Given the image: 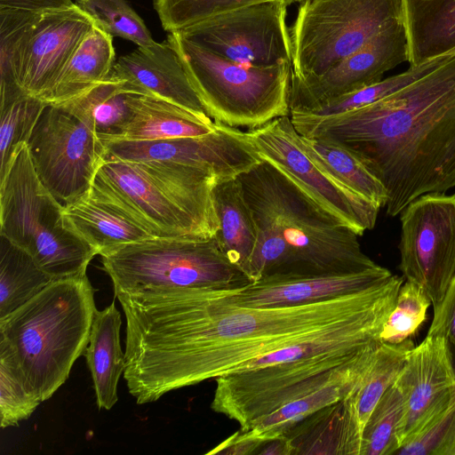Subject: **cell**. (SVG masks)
<instances>
[{"label": "cell", "instance_id": "4", "mask_svg": "<svg viewBox=\"0 0 455 455\" xmlns=\"http://www.w3.org/2000/svg\"><path fill=\"white\" fill-rule=\"evenodd\" d=\"M219 182L195 166L104 158L88 194L154 237L204 240L220 228L213 196Z\"/></svg>", "mask_w": 455, "mask_h": 455}, {"label": "cell", "instance_id": "42", "mask_svg": "<svg viewBox=\"0 0 455 455\" xmlns=\"http://www.w3.org/2000/svg\"><path fill=\"white\" fill-rule=\"evenodd\" d=\"M303 1H305V0H286L288 5H290V4H293V3H301Z\"/></svg>", "mask_w": 455, "mask_h": 455}, {"label": "cell", "instance_id": "9", "mask_svg": "<svg viewBox=\"0 0 455 455\" xmlns=\"http://www.w3.org/2000/svg\"><path fill=\"white\" fill-rule=\"evenodd\" d=\"M94 26L75 4L44 12L0 8V91L20 88L43 100Z\"/></svg>", "mask_w": 455, "mask_h": 455}, {"label": "cell", "instance_id": "13", "mask_svg": "<svg viewBox=\"0 0 455 455\" xmlns=\"http://www.w3.org/2000/svg\"><path fill=\"white\" fill-rule=\"evenodd\" d=\"M27 145L40 180L63 204L90 190L105 158L100 137L60 105L44 107Z\"/></svg>", "mask_w": 455, "mask_h": 455}, {"label": "cell", "instance_id": "36", "mask_svg": "<svg viewBox=\"0 0 455 455\" xmlns=\"http://www.w3.org/2000/svg\"><path fill=\"white\" fill-rule=\"evenodd\" d=\"M430 305L431 300L425 291L416 283L405 280L380 332V341L399 344L411 339L426 321Z\"/></svg>", "mask_w": 455, "mask_h": 455}, {"label": "cell", "instance_id": "31", "mask_svg": "<svg viewBox=\"0 0 455 455\" xmlns=\"http://www.w3.org/2000/svg\"><path fill=\"white\" fill-rule=\"evenodd\" d=\"M443 58L439 57L416 66L410 65L409 68L403 73L382 79L355 92L331 98L311 109L300 112L317 116H327L371 104L395 93L421 77L435 68Z\"/></svg>", "mask_w": 455, "mask_h": 455}, {"label": "cell", "instance_id": "16", "mask_svg": "<svg viewBox=\"0 0 455 455\" xmlns=\"http://www.w3.org/2000/svg\"><path fill=\"white\" fill-rule=\"evenodd\" d=\"M103 143L106 159L190 165L212 172L220 181L236 178L263 161L247 131L218 123L213 132L202 136Z\"/></svg>", "mask_w": 455, "mask_h": 455}, {"label": "cell", "instance_id": "22", "mask_svg": "<svg viewBox=\"0 0 455 455\" xmlns=\"http://www.w3.org/2000/svg\"><path fill=\"white\" fill-rule=\"evenodd\" d=\"M126 103L128 114L124 128L119 136L110 140H154L195 137L208 134L217 128V123L208 124L159 97L129 92Z\"/></svg>", "mask_w": 455, "mask_h": 455}, {"label": "cell", "instance_id": "18", "mask_svg": "<svg viewBox=\"0 0 455 455\" xmlns=\"http://www.w3.org/2000/svg\"><path fill=\"white\" fill-rule=\"evenodd\" d=\"M394 382L404 400L396 433L399 451L411 433L455 395V362L449 340L427 335L409 351Z\"/></svg>", "mask_w": 455, "mask_h": 455}, {"label": "cell", "instance_id": "27", "mask_svg": "<svg viewBox=\"0 0 455 455\" xmlns=\"http://www.w3.org/2000/svg\"><path fill=\"white\" fill-rule=\"evenodd\" d=\"M220 228L215 236L225 257L245 275L257 243V231L238 178L213 188Z\"/></svg>", "mask_w": 455, "mask_h": 455}, {"label": "cell", "instance_id": "30", "mask_svg": "<svg viewBox=\"0 0 455 455\" xmlns=\"http://www.w3.org/2000/svg\"><path fill=\"white\" fill-rule=\"evenodd\" d=\"M53 280L30 254L0 235V319L29 301Z\"/></svg>", "mask_w": 455, "mask_h": 455}, {"label": "cell", "instance_id": "2", "mask_svg": "<svg viewBox=\"0 0 455 455\" xmlns=\"http://www.w3.org/2000/svg\"><path fill=\"white\" fill-rule=\"evenodd\" d=\"M302 136L357 155L384 184L387 214L455 187V54L395 93L345 113L290 112Z\"/></svg>", "mask_w": 455, "mask_h": 455}, {"label": "cell", "instance_id": "33", "mask_svg": "<svg viewBox=\"0 0 455 455\" xmlns=\"http://www.w3.org/2000/svg\"><path fill=\"white\" fill-rule=\"evenodd\" d=\"M46 105L41 99L24 92L0 100V173L14 148L22 142L27 143Z\"/></svg>", "mask_w": 455, "mask_h": 455}, {"label": "cell", "instance_id": "8", "mask_svg": "<svg viewBox=\"0 0 455 455\" xmlns=\"http://www.w3.org/2000/svg\"><path fill=\"white\" fill-rule=\"evenodd\" d=\"M100 256L115 293L145 288L235 289L251 283L225 257L215 237H154Z\"/></svg>", "mask_w": 455, "mask_h": 455}, {"label": "cell", "instance_id": "39", "mask_svg": "<svg viewBox=\"0 0 455 455\" xmlns=\"http://www.w3.org/2000/svg\"><path fill=\"white\" fill-rule=\"evenodd\" d=\"M429 336H443L455 346V276L442 301L434 307Z\"/></svg>", "mask_w": 455, "mask_h": 455}, {"label": "cell", "instance_id": "35", "mask_svg": "<svg viewBox=\"0 0 455 455\" xmlns=\"http://www.w3.org/2000/svg\"><path fill=\"white\" fill-rule=\"evenodd\" d=\"M42 403L26 385L10 352L0 344V425L17 426L28 419Z\"/></svg>", "mask_w": 455, "mask_h": 455}, {"label": "cell", "instance_id": "43", "mask_svg": "<svg viewBox=\"0 0 455 455\" xmlns=\"http://www.w3.org/2000/svg\"><path fill=\"white\" fill-rule=\"evenodd\" d=\"M411 1H415V0H404V2H411Z\"/></svg>", "mask_w": 455, "mask_h": 455}, {"label": "cell", "instance_id": "12", "mask_svg": "<svg viewBox=\"0 0 455 455\" xmlns=\"http://www.w3.org/2000/svg\"><path fill=\"white\" fill-rule=\"evenodd\" d=\"M247 132L260 158L286 177L323 215L359 236L374 228L380 207L348 188L303 150L290 116Z\"/></svg>", "mask_w": 455, "mask_h": 455}, {"label": "cell", "instance_id": "34", "mask_svg": "<svg viewBox=\"0 0 455 455\" xmlns=\"http://www.w3.org/2000/svg\"><path fill=\"white\" fill-rule=\"evenodd\" d=\"M96 26L111 35L132 42L138 46L155 43L143 20L125 0H75Z\"/></svg>", "mask_w": 455, "mask_h": 455}, {"label": "cell", "instance_id": "20", "mask_svg": "<svg viewBox=\"0 0 455 455\" xmlns=\"http://www.w3.org/2000/svg\"><path fill=\"white\" fill-rule=\"evenodd\" d=\"M110 76L134 92L159 97L213 124L175 48L166 39L138 48L116 60Z\"/></svg>", "mask_w": 455, "mask_h": 455}, {"label": "cell", "instance_id": "10", "mask_svg": "<svg viewBox=\"0 0 455 455\" xmlns=\"http://www.w3.org/2000/svg\"><path fill=\"white\" fill-rule=\"evenodd\" d=\"M402 23L404 0H305L289 29L291 77L318 76Z\"/></svg>", "mask_w": 455, "mask_h": 455}, {"label": "cell", "instance_id": "29", "mask_svg": "<svg viewBox=\"0 0 455 455\" xmlns=\"http://www.w3.org/2000/svg\"><path fill=\"white\" fill-rule=\"evenodd\" d=\"M299 142L308 156L345 186L380 208L385 207L387 192L384 184L357 155L331 141L299 133Z\"/></svg>", "mask_w": 455, "mask_h": 455}, {"label": "cell", "instance_id": "25", "mask_svg": "<svg viewBox=\"0 0 455 455\" xmlns=\"http://www.w3.org/2000/svg\"><path fill=\"white\" fill-rule=\"evenodd\" d=\"M113 36L98 26L87 34L43 100L60 105L107 79L114 67Z\"/></svg>", "mask_w": 455, "mask_h": 455}, {"label": "cell", "instance_id": "21", "mask_svg": "<svg viewBox=\"0 0 455 455\" xmlns=\"http://www.w3.org/2000/svg\"><path fill=\"white\" fill-rule=\"evenodd\" d=\"M413 347L411 339L399 344L380 342L351 389L341 399L353 455H361L365 425Z\"/></svg>", "mask_w": 455, "mask_h": 455}, {"label": "cell", "instance_id": "26", "mask_svg": "<svg viewBox=\"0 0 455 455\" xmlns=\"http://www.w3.org/2000/svg\"><path fill=\"white\" fill-rule=\"evenodd\" d=\"M377 347L336 379L255 419L244 430H238L239 433L260 442L285 435L307 417L342 399L371 360Z\"/></svg>", "mask_w": 455, "mask_h": 455}, {"label": "cell", "instance_id": "6", "mask_svg": "<svg viewBox=\"0 0 455 455\" xmlns=\"http://www.w3.org/2000/svg\"><path fill=\"white\" fill-rule=\"evenodd\" d=\"M62 204L40 180L26 142L0 173V235L54 280L86 274L96 251L67 225Z\"/></svg>", "mask_w": 455, "mask_h": 455}, {"label": "cell", "instance_id": "17", "mask_svg": "<svg viewBox=\"0 0 455 455\" xmlns=\"http://www.w3.org/2000/svg\"><path fill=\"white\" fill-rule=\"evenodd\" d=\"M408 60L407 30L402 23L383 30L318 76L291 77L290 108L306 111L331 98L373 84L382 80L387 71Z\"/></svg>", "mask_w": 455, "mask_h": 455}, {"label": "cell", "instance_id": "15", "mask_svg": "<svg viewBox=\"0 0 455 455\" xmlns=\"http://www.w3.org/2000/svg\"><path fill=\"white\" fill-rule=\"evenodd\" d=\"M401 223L399 269L435 307L455 276V195L419 196L402 211Z\"/></svg>", "mask_w": 455, "mask_h": 455}, {"label": "cell", "instance_id": "24", "mask_svg": "<svg viewBox=\"0 0 455 455\" xmlns=\"http://www.w3.org/2000/svg\"><path fill=\"white\" fill-rule=\"evenodd\" d=\"M63 215L68 227L98 255L123 244L154 238L145 228L88 192L64 204Z\"/></svg>", "mask_w": 455, "mask_h": 455}, {"label": "cell", "instance_id": "19", "mask_svg": "<svg viewBox=\"0 0 455 455\" xmlns=\"http://www.w3.org/2000/svg\"><path fill=\"white\" fill-rule=\"evenodd\" d=\"M380 265L349 273L267 276L235 289H223L226 300L251 307H291L358 292L389 279Z\"/></svg>", "mask_w": 455, "mask_h": 455}, {"label": "cell", "instance_id": "28", "mask_svg": "<svg viewBox=\"0 0 455 455\" xmlns=\"http://www.w3.org/2000/svg\"><path fill=\"white\" fill-rule=\"evenodd\" d=\"M129 92H133L124 81L109 75L104 81L60 106L85 124L103 141L116 138L121 133L128 114L126 96Z\"/></svg>", "mask_w": 455, "mask_h": 455}, {"label": "cell", "instance_id": "38", "mask_svg": "<svg viewBox=\"0 0 455 455\" xmlns=\"http://www.w3.org/2000/svg\"><path fill=\"white\" fill-rule=\"evenodd\" d=\"M398 455H455V400L441 416L411 435Z\"/></svg>", "mask_w": 455, "mask_h": 455}, {"label": "cell", "instance_id": "40", "mask_svg": "<svg viewBox=\"0 0 455 455\" xmlns=\"http://www.w3.org/2000/svg\"><path fill=\"white\" fill-rule=\"evenodd\" d=\"M72 0H0V8L44 12L69 8Z\"/></svg>", "mask_w": 455, "mask_h": 455}, {"label": "cell", "instance_id": "14", "mask_svg": "<svg viewBox=\"0 0 455 455\" xmlns=\"http://www.w3.org/2000/svg\"><path fill=\"white\" fill-rule=\"evenodd\" d=\"M286 0H267L215 15L180 31L184 38L226 60L265 67L291 63Z\"/></svg>", "mask_w": 455, "mask_h": 455}, {"label": "cell", "instance_id": "37", "mask_svg": "<svg viewBox=\"0 0 455 455\" xmlns=\"http://www.w3.org/2000/svg\"><path fill=\"white\" fill-rule=\"evenodd\" d=\"M267 0H154L164 30L180 31L228 11Z\"/></svg>", "mask_w": 455, "mask_h": 455}, {"label": "cell", "instance_id": "23", "mask_svg": "<svg viewBox=\"0 0 455 455\" xmlns=\"http://www.w3.org/2000/svg\"><path fill=\"white\" fill-rule=\"evenodd\" d=\"M122 320L115 301L96 311L84 352L99 409L110 410L117 402V385L125 369L120 344Z\"/></svg>", "mask_w": 455, "mask_h": 455}, {"label": "cell", "instance_id": "3", "mask_svg": "<svg viewBox=\"0 0 455 455\" xmlns=\"http://www.w3.org/2000/svg\"><path fill=\"white\" fill-rule=\"evenodd\" d=\"M237 178L257 231L246 272L251 283L379 266L363 251L358 235L319 212L269 163L262 161Z\"/></svg>", "mask_w": 455, "mask_h": 455}, {"label": "cell", "instance_id": "32", "mask_svg": "<svg viewBox=\"0 0 455 455\" xmlns=\"http://www.w3.org/2000/svg\"><path fill=\"white\" fill-rule=\"evenodd\" d=\"M403 409V395L393 382L379 399L365 425L361 455L396 453L398 451L396 433Z\"/></svg>", "mask_w": 455, "mask_h": 455}, {"label": "cell", "instance_id": "7", "mask_svg": "<svg viewBox=\"0 0 455 455\" xmlns=\"http://www.w3.org/2000/svg\"><path fill=\"white\" fill-rule=\"evenodd\" d=\"M206 112L215 123L246 131L290 116L291 63L256 67L221 58L170 32Z\"/></svg>", "mask_w": 455, "mask_h": 455}, {"label": "cell", "instance_id": "5", "mask_svg": "<svg viewBox=\"0 0 455 455\" xmlns=\"http://www.w3.org/2000/svg\"><path fill=\"white\" fill-rule=\"evenodd\" d=\"M94 293L86 274L53 280L0 319V344L42 402L66 382L85 352L97 311Z\"/></svg>", "mask_w": 455, "mask_h": 455}, {"label": "cell", "instance_id": "41", "mask_svg": "<svg viewBox=\"0 0 455 455\" xmlns=\"http://www.w3.org/2000/svg\"><path fill=\"white\" fill-rule=\"evenodd\" d=\"M258 455H291L293 449L286 435L263 441L258 447Z\"/></svg>", "mask_w": 455, "mask_h": 455}, {"label": "cell", "instance_id": "1", "mask_svg": "<svg viewBox=\"0 0 455 455\" xmlns=\"http://www.w3.org/2000/svg\"><path fill=\"white\" fill-rule=\"evenodd\" d=\"M393 284L315 303L251 307L223 289L145 288L115 293L126 321L124 378L137 404L217 379L244 363L389 307Z\"/></svg>", "mask_w": 455, "mask_h": 455}, {"label": "cell", "instance_id": "11", "mask_svg": "<svg viewBox=\"0 0 455 455\" xmlns=\"http://www.w3.org/2000/svg\"><path fill=\"white\" fill-rule=\"evenodd\" d=\"M379 344L362 350L324 353L222 375L215 379L211 408L238 422L239 430L243 431L255 419L336 379Z\"/></svg>", "mask_w": 455, "mask_h": 455}]
</instances>
